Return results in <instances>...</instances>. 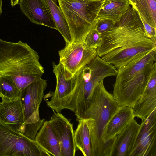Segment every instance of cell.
<instances>
[{"label":"cell","instance_id":"7a4b0ae2","mask_svg":"<svg viewBox=\"0 0 156 156\" xmlns=\"http://www.w3.org/2000/svg\"><path fill=\"white\" fill-rule=\"evenodd\" d=\"M39 58L27 43L0 39V76L11 77L21 91L44 73Z\"/></svg>","mask_w":156,"mask_h":156},{"label":"cell","instance_id":"ba28073f","mask_svg":"<svg viewBox=\"0 0 156 156\" xmlns=\"http://www.w3.org/2000/svg\"><path fill=\"white\" fill-rule=\"evenodd\" d=\"M156 62L124 82L115 83L113 95L119 107L133 108L144 91L154 70Z\"/></svg>","mask_w":156,"mask_h":156},{"label":"cell","instance_id":"6da1fadb","mask_svg":"<svg viewBox=\"0 0 156 156\" xmlns=\"http://www.w3.org/2000/svg\"><path fill=\"white\" fill-rule=\"evenodd\" d=\"M156 50V44L146 31L131 6L121 19L102 34L98 55L119 70L132 60Z\"/></svg>","mask_w":156,"mask_h":156},{"label":"cell","instance_id":"44dd1931","mask_svg":"<svg viewBox=\"0 0 156 156\" xmlns=\"http://www.w3.org/2000/svg\"><path fill=\"white\" fill-rule=\"evenodd\" d=\"M55 22L57 30L63 37L65 45L72 42L69 29L65 16L59 6L57 0H44Z\"/></svg>","mask_w":156,"mask_h":156},{"label":"cell","instance_id":"7402d4cb","mask_svg":"<svg viewBox=\"0 0 156 156\" xmlns=\"http://www.w3.org/2000/svg\"><path fill=\"white\" fill-rule=\"evenodd\" d=\"M139 16L156 29V0H128Z\"/></svg>","mask_w":156,"mask_h":156},{"label":"cell","instance_id":"603a6c76","mask_svg":"<svg viewBox=\"0 0 156 156\" xmlns=\"http://www.w3.org/2000/svg\"><path fill=\"white\" fill-rule=\"evenodd\" d=\"M77 128L74 131L75 142L77 150L84 156H92L91 137L88 127L84 119L78 121Z\"/></svg>","mask_w":156,"mask_h":156},{"label":"cell","instance_id":"5b68a950","mask_svg":"<svg viewBox=\"0 0 156 156\" xmlns=\"http://www.w3.org/2000/svg\"><path fill=\"white\" fill-rule=\"evenodd\" d=\"M104 0H58L68 23L72 42L83 43L94 29Z\"/></svg>","mask_w":156,"mask_h":156},{"label":"cell","instance_id":"277c9868","mask_svg":"<svg viewBox=\"0 0 156 156\" xmlns=\"http://www.w3.org/2000/svg\"><path fill=\"white\" fill-rule=\"evenodd\" d=\"M119 107L113 94L105 89L103 80L96 86L81 119H84L89 130L92 156H105V132L110 120Z\"/></svg>","mask_w":156,"mask_h":156},{"label":"cell","instance_id":"7c38bea8","mask_svg":"<svg viewBox=\"0 0 156 156\" xmlns=\"http://www.w3.org/2000/svg\"><path fill=\"white\" fill-rule=\"evenodd\" d=\"M53 112L49 121L59 141L62 156H74L77 150L73 124L61 113Z\"/></svg>","mask_w":156,"mask_h":156},{"label":"cell","instance_id":"3957f363","mask_svg":"<svg viewBox=\"0 0 156 156\" xmlns=\"http://www.w3.org/2000/svg\"><path fill=\"white\" fill-rule=\"evenodd\" d=\"M117 70L98 55L78 70L76 86L73 90L53 108L61 113L64 109L73 112L77 121L81 119L97 85L107 77L116 76Z\"/></svg>","mask_w":156,"mask_h":156},{"label":"cell","instance_id":"30bf717a","mask_svg":"<svg viewBox=\"0 0 156 156\" xmlns=\"http://www.w3.org/2000/svg\"><path fill=\"white\" fill-rule=\"evenodd\" d=\"M142 120L130 156H156V108Z\"/></svg>","mask_w":156,"mask_h":156},{"label":"cell","instance_id":"484cf974","mask_svg":"<svg viewBox=\"0 0 156 156\" xmlns=\"http://www.w3.org/2000/svg\"><path fill=\"white\" fill-rule=\"evenodd\" d=\"M116 22L115 21L107 19L98 20L94 29L102 34L112 27Z\"/></svg>","mask_w":156,"mask_h":156},{"label":"cell","instance_id":"e0dca14e","mask_svg":"<svg viewBox=\"0 0 156 156\" xmlns=\"http://www.w3.org/2000/svg\"><path fill=\"white\" fill-rule=\"evenodd\" d=\"M135 117L132 108L128 106L119 107L107 127L105 136V156H109L111 140L122 131Z\"/></svg>","mask_w":156,"mask_h":156},{"label":"cell","instance_id":"8992f818","mask_svg":"<svg viewBox=\"0 0 156 156\" xmlns=\"http://www.w3.org/2000/svg\"><path fill=\"white\" fill-rule=\"evenodd\" d=\"M47 80L42 79L33 82L21 91L20 99L24 118V135L34 140L38 131L45 121L40 119L39 108L47 87Z\"/></svg>","mask_w":156,"mask_h":156},{"label":"cell","instance_id":"9a60e30c","mask_svg":"<svg viewBox=\"0 0 156 156\" xmlns=\"http://www.w3.org/2000/svg\"><path fill=\"white\" fill-rule=\"evenodd\" d=\"M0 120L12 129L24 134L25 120L20 98L11 101L2 99L0 105Z\"/></svg>","mask_w":156,"mask_h":156},{"label":"cell","instance_id":"8fae6325","mask_svg":"<svg viewBox=\"0 0 156 156\" xmlns=\"http://www.w3.org/2000/svg\"><path fill=\"white\" fill-rule=\"evenodd\" d=\"M53 72L56 80L55 91L47 94L44 98L48 107L52 109L74 89L77 80L78 71L73 75L62 64L53 63Z\"/></svg>","mask_w":156,"mask_h":156},{"label":"cell","instance_id":"52a82bcc","mask_svg":"<svg viewBox=\"0 0 156 156\" xmlns=\"http://www.w3.org/2000/svg\"><path fill=\"white\" fill-rule=\"evenodd\" d=\"M0 156H51L35 140L19 133L0 120Z\"/></svg>","mask_w":156,"mask_h":156},{"label":"cell","instance_id":"cb8c5ba5","mask_svg":"<svg viewBox=\"0 0 156 156\" xmlns=\"http://www.w3.org/2000/svg\"><path fill=\"white\" fill-rule=\"evenodd\" d=\"M21 91L12 79L8 76H0V97L6 101L20 98Z\"/></svg>","mask_w":156,"mask_h":156},{"label":"cell","instance_id":"d6986e66","mask_svg":"<svg viewBox=\"0 0 156 156\" xmlns=\"http://www.w3.org/2000/svg\"><path fill=\"white\" fill-rule=\"evenodd\" d=\"M35 140L51 156H62L59 141L49 121L44 122L37 133Z\"/></svg>","mask_w":156,"mask_h":156},{"label":"cell","instance_id":"f546056e","mask_svg":"<svg viewBox=\"0 0 156 156\" xmlns=\"http://www.w3.org/2000/svg\"><path fill=\"white\" fill-rule=\"evenodd\" d=\"M1 102L0 101V105Z\"/></svg>","mask_w":156,"mask_h":156},{"label":"cell","instance_id":"4fadbf2b","mask_svg":"<svg viewBox=\"0 0 156 156\" xmlns=\"http://www.w3.org/2000/svg\"><path fill=\"white\" fill-rule=\"evenodd\" d=\"M141 126L134 119L112 138L110 156H130Z\"/></svg>","mask_w":156,"mask_h":156},{"label":"cell","instance_id":"2e32d148","mask_svg":"<svg viewBox=\"0 0 156 156\" xmlns=\"http://www.w3.org/2000/svg\"><path fill=\"white\" fill-rule=\"evenodd\" d=\"M132 108L135 117L142 120L147 118L156 108V68L143 93Z\"/></svg>","mask_w":156,"mask_h":156},{"label":"cell","instance_id":"83f0119b","mask_svg":"<svg viewBox=\"0 0 156 156\" xmlns=\"http://www.w3.org/2000/svg\"><path fill=\"white\" fill-rule=\"evenodd\" d=\"M11 5L12 7H14L18 4L19 0H10Z\"/></svg>","mask_w":156,"mask_h":156},{"label":"cell","instance_id":"5bb4252c","mask_svg":"<svg viewBox=\"0 0 156 156\" xmlns=\"http://www.w3.org/2000/svg\"><path fill=\"white\" fill-rule=\"evenodd\" d=\"M22 12L34 24L57 30L55 24L44 0H19Z\"/></svg>","mask_w":156,"mask_h":156},{"label":"cell","instance_id":"ac0fdd59","mask_svg":"<svg viewBox=\"0 0 156 156\" xmlns=\"http://www.w3.org/2000/svg\"><path fill=\"white\" fill-rule=\"evenodd\" d=\"M156 50L151 51L132 60L117 70L115 83L124 82L143 70L148 65L156 62Z\"/></svg>","mask_w":156,"mask_h":156},{"label":"cell","instance_id":"f1b7e54d","mask_svg":"<svg viewBox=\"0 0 156 156\" xmlns=\"http://www.w3.org/2000/svg\"><path fill=\"white\" fill-rule=\"evenodd\" d=\"M2 0H0V16L2 12Z\"/></svg>","mask_w":156,"mask_h":156},{"label":"cell","instance_id":"d4e9b609","mask_svg":"<svg viewBox=\"0 0 156 156\" xmlns=\"http://www.w3.org/2000/svg\"><path fill=\"white\" fill-rule=\"evenodd\" d=\"M102 34L94 29L88 33L83 44L87 48L96 49L100 46Z\"/></svg>","mask_w":156,"mask_h":156},{"label":"cell","instance_id":"4316f807","mask_svg":"<svg viewBox=\"0 0 156 156\" xmlns=\"http://www.w3.org/2000/svg\"><path fill=\"white\" fill-rule=\"evenodd\" d=\"M140 17L144 27L150 38L156 44V29L147 23L142 18Z\"/></svg>","mask_w":156,"mask_h":156},{"label":"cell","instance_id":"ffe728a7","mask_svg":"<svg viewBox=\"0 0 156 156\" xmlns=\"http://www.w3.org/2000/svg\"><path fill=\"white\" fill-rule=\"evenodd\" d=\"M131 6L128 0H104L97 19L98 20L107 19L117 22Z\"/></svg>","mask_w":156,"mask_h":156},{"label":"cell","instance_id":"9c48e42d","mask_svg":"<svg viewBox=\"0 0 156 156\" xmlns=\"http://www.w3.org/2000/svg\"><path fill=\"white\" fill-rule=\"evenodd\" d=\"M59 62L73 75L98 55L96 49L86 48L83 43L72 42L58 51Z\"/></svg>","mask_w":156,"mask_h":156}]
</instances>
